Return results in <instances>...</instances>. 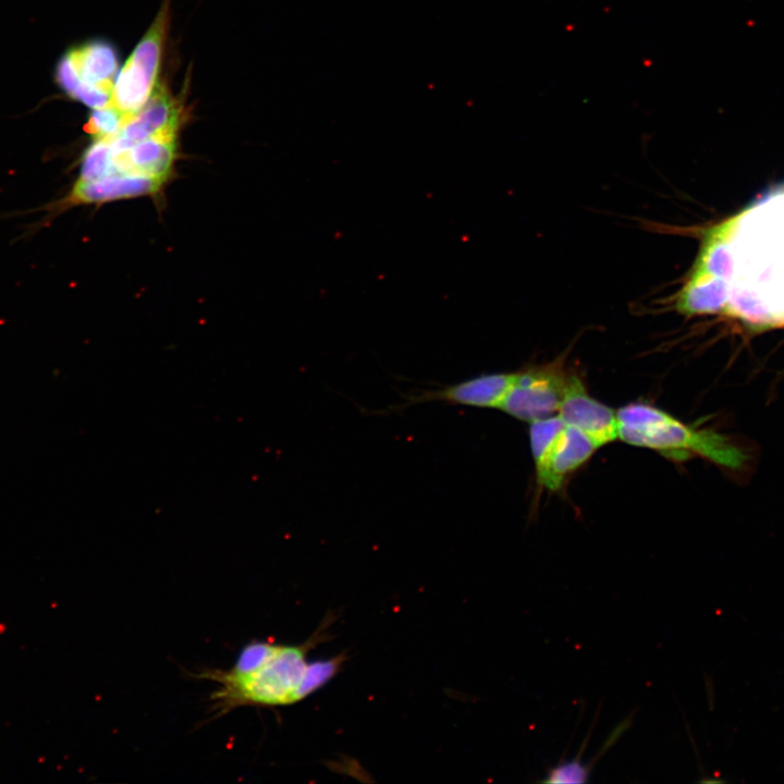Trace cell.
I'll list each match as a JSON object with an SVG mask.
<instances>
[{
	"instance_id": "10",
	"label": "cell",
	"mask_w": 784,
	"mask_h": 784,
	"mask_svg": "<svg viewBox=\"0 0 784 784\" xmlns=\"http://www.w3.org/2000/svg\"><path fill=\"white\" fill-rule=\"evenodd\" d=\"M598 446L580 430L564 426L551 454L546 477L540 487L559 490L565 479L584 465Z\"/></svg>"
},
{
	"instance_id": "3",
	"label": "cell",
	"mask_w": 784,
	"mask_h": 784,
	"mask_svg": "<svg viewBox=\"0 0 784 784\" xmlns=\"http://www.w3.org/2000/svg\"><path fill=\"white\" fill-rule=\"evenodd\" d=\"M571 376L562 358L517 371L500 409L529 424L556 415Z\"/></svg>"
},
{
	"instance_id": "9",
	"label": "cell",
	"mask_w": 784,
	"mask_h": 784,
	"mask_svg": "<svg viewBox=\"0 0 784 784\" xmlns=\"http://www.w3.org/2000/svg\"><path fill=\"white\" fill-rule=\"evenodd\" d=\"M175 138L176 132L158 133L135 143L125 150L113 151L117 173L167 180L175 158Z\"/></svg>"
},
{
	"instance_id": "11",
	"label": "cell",
	"mask_w": 784,
	"mask_h": 784,
	"mask_svg": "<svg viewBox=\"0 0 784 784\" xmlns=\"http://www.w3.org/2000/svg\"><path fill=\"white\" fill-rule=\"evenodd\" d=\"M83 84L112 91L119 66L114 47L106 41H94L69 52Z\"/></svg>"
},
{
	"instance_id": "16",
	"label": "cell",
	"mask_w": 784,
	"mask_h": 784,
	"mask_svg": "<svg viewBox=\"0 0 784 784\" xmlns=\"http://www.w3.org/2000/svg\"><path fill=\"white\" fill-rule=\"evenodd\" d=\"M342 660L340 657L307 664L298 688V700L324 685L338 672Z\"/></svg>"
},
{
	"instance_id": "6",
	"label": "cell",
	"mask_w": 784,
	"mask_h": 784,
	"mask_svg": "<svg viewBox=\"0 0 784 784\" xmlns=\"http://www.w3.org/2000/svg\"><path fill=\"white\" fill-rule=\"evenodd\" d=\"M558 415L565 425L580 430L598 448L618 438L617 412L591 396L577 375L571 376Z\"/></svg>"
},
{
	"instance_id": "15",
	"label": "cell",
	"mask_w": 784,
	"mask_h": 784,
	"mask_svg": "<svg viewBox=\"0 0 784 784\" xmlns=\"http://www.w3.org/2000/svg\"><path fill=\"white\" fill-rule=\"evenodd\" d=\"M126 117L113 106L94 109L90 113L85 130L97 138H109L114 136L123 126Z\"/></svg>"
},
{
	"instance_id": "14",
	"label": "cell",
	"mask_w": 784,
	"mask_h": 784,
	"mask_svg": "<svg viewBox=\"0 0 784 784\" xmlns=\"http://www.w3.org/2000/svg\"><path fill=\"white\" fill-rule=\"evenodd\" d=\"M118 174L113 163V150L109 138H97L86 149L78 180L95 181Z\"/></svg>"
},
{
	"instance_id": "2",
	"label": "cell",
	"mask_w": 784,
	"mask_h": 784,
	"mask_svg": "<svg viewBox=\"0 0 784 784\" xmlns=\"http://www.w3.org/2000/svg\"><path fill=\"white\" fill-rule=\"evenodd\" d=\"M616 412L618 439L627 444L651 449L674 460L696 454L732 469L740 468L747 458L727 438L690 427L654 405L633 402Z\"/></svg>"
},
{
	"instance_id": "8",
	"label": "cell",
	"mask_w": 784,
	"mask_h": 784,
	"mask_svg": "<svg viewBox=\"0 0 784 784\" xmlns=\"http://www.w3.org/2000/svg\"><path fill=\"white\" fill-rule=\"evenodd\" d=\"M164 182L163 179L132 173L113 174L95 181L77 180L59 208L151 195L158 193Z\"/></svg>"
},
{
	"instance_id": "13",
	"label": "cell",
	"mask_w": 784,
	"mask_h": 784,
	"mask_svg": "<svg viewBox=\"0 0 784 784\" xmlns=\"http://www.w3.org/2000/svg\"><path fill=\"white\" fill-rule=\"evenodd\" d=\"M57 78L60 86L72 98L93 109L103 108L111 105L112 91L83 84L69 53L65 54L59 62Z\"/></svg>"
},
{
	"instance_id": "12",
	"label": "cell",
	"mask_w": 784,
	"mask_h": 784,
	"mask_svg": "<svg viewBox=\"0 0 784 784\" xmlns=\"http://www.w3.org/2000/svg\"><path fill=\"white\" fill-rule=\"evenodd\" d=\"M564 426L558 414L530 422V449L539 486L546 477L551 454Z\"/></svg>"
},
{
	"instance_id": "1",
	"label": "cell",
	"mask_w": 784,
	"mask_h": 784,
	"mask_svg": "<svg viewBox=\"0 0 784 784\" xmlns=\"http://www.w3.org/2000/svg\"><path fill=\"white\" fill-rule=\"evenodd\" d=\"M305 646L254 642L240 653L228 671L211 670L201 676L218 683L213 709L223 714L241 706H283L298 701L306 666Z\"/></svg>"
},
{
	"instance_id": "7",
	"label": "cell",
	"mask_w": 784,
	"mask_h": 784,
	"mask_svg": "<svg viewBox=\"0 0 784 784\" xmlns=\"http://www.w3.org/2000/svg\"><path fill=\"white\" fill-rule=\"evenodd\" d=\"M182 122L181 105L164 86L154 90L146 105L134 115L126 118L121 130L109 137L113 151L130 148L151 135L176 132Z\"/></svg>"
},
{
	"instance_id": "5",
	"label": "cell",
	"mask_w": 784,
	"mask_h": 784,
	"mask_svg": "<svg viewBox=\"0 0 784 784\" xmlns=\"http://www.w3.org/2000/svg\"><path fill=\"white\" fill-rule=\"evenodd\" d=\"M514 373H483L457 383L424 390L409 394L404 403L392 408L401 411L415 404L443 402L450 405L500 409L513 382Z\"/></svg>"
},
{
	"instance_id": "4",
	"label": "cell",
	"mask_w": 784,
	"mask_h": 784,
	"mask_svg": "<svg viewBox=\"0 0 784 784\" xmlns=\"http://www.w3.org/2000/svg\"><path fill=\"white\" fill-rule=\"evenodd\" d=\"M167 10H161L118 74L111 106L126 118L137 113L151 97L166 36Z\"/></svg>"
}]
</instances>
